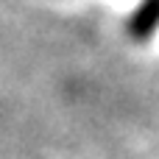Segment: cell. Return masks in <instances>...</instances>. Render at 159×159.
<instances>
[{
  "label": "cell",
  "mask_w": 159,
  "mask_h": 159,
  "mask_svg": "<svg viewBox=\"0 0 159 159\" xmlns=\"http://www.w3.org/2000/svg\"><path fill=\"white\" fill-rule=\"evenodd\" d=\"M159 25V0H145L137 11H134V17L129 20V31H131V36L134 39H148L154 31H157Z\"/></svg>",
  "instance_id": "6da1fadb"
}]
</instances>
